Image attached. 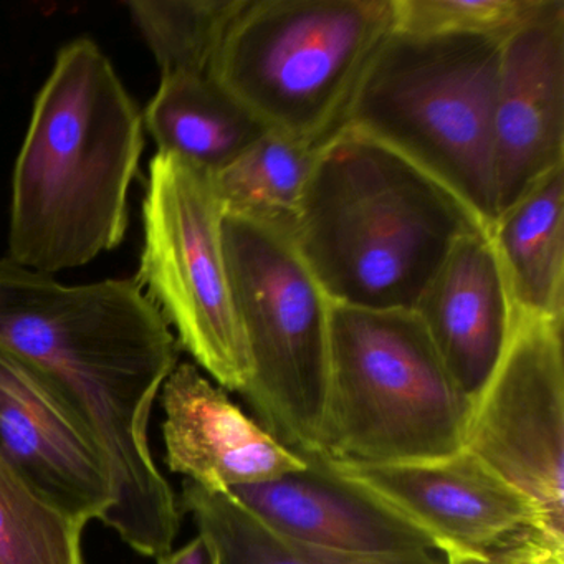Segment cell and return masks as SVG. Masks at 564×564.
<instances>
[{
    "instance_id": "cell-1",
    "label": "cell",
    "mask_w": 564,
    "mask_h": 564,
    "mask_svg": "<svg viewBox=\"0 0 564 564\" xmlns=\"http://www.w3.org/2000/svg\"><path fill=\"white\" fill-rule=\"evenodd\" d=\"M0 345L51 382L97 444L113 487L101 523L143 556L170 553L181 507L148 427L181 346L137 279L64 285L0 260Z\"/></svg>"
},
{
    "instance_id": "cell-2",
    "label": "cell",
    "mask_w": 564,
    "mask_h": 564,
    "mask_svg": "<svg viewBox=\"0 0 564 564\" xmlns=\"http://www.w3.org/2000/svg\"><path fill=\"white\" fill-rule=\"evenodd\" d=\"M143 113L90 39L58 52L34 105L12 183L9 259L78 269L123 242Z\"/></svg>"
},
{
    "instance_id": "cell-3",
    "label": "cell",
    "mask_w": 564,
    "mask_h": 564,
    "mask_svg": "<svg viewBox=\"0 0 564 564\" xmlns=\"http://www.w3.org/2000/svg\"><path fill=\"white\" fill-rule=\"evenodd\" d=\"M478 229L447 187L345 128L318 151L292 237L329 302L414 312L452 247Z\"/></svg>"
},
{
    "instance_id": "cell-4",
    "label": "cell",
    "mask_w": 564,
    "mask_h": 564,
    "mask_svg": "<svg viewBox=\"0 0 564 564\" xmlns=\"http://www.w3.org/2000/svg\"><path fill=\"white\" fill-rule=\"evenodd\" d=\"M394 29V0H243L210 75L267 131L322 150Z\"/></svg>"
},
{
    "instance_id": "cell-5",
    "label": "cell",
    "mask_w": 564,
    "mask_h": 564,
    "mask_svg": "<svg viewBox=\"0 0 564 564\" xmlns=\"http://www.w3.org/2000/svg\"><path fill=\"white\" fill-rule=\"evenodd\" d=\"M500 39L392 31L356 91L346 128L375 138L497 223L495 91Z\"/></svg>"
},
{
    "instance_id": "cell-6",
    "label": "cell",
    "mask_w": 564,
    "mask_h": 564,
    "mask_svg": "<svg viewBox=\"0 0 564 564\" xmlns=\"http://www.w3.org/2000/svg\"><path fill=\"white\" fill-rule=\"evenodd\" d=\"M471 408L417 313L332 303L322 454L368 464L447 457L464 448Z\"/></svg>"
},
{
    "instance_id": "cell-7",
    "label": "cell",
    "mask_w": 564,
    "mask_h": 564,
    "mask_svg": "<svg viewBox=\"0 0 564 564\" xmlns=\"http://www.w3.org/2000/svg\"><path fill=\"white\" fill-rule=\"evenodd\" d=\"M223 242L250 362L242 395L285 447L322 454L332 302L290 227L224 210Z\"/></svg>"
},
{
    "instance_id": "cell-8",
    "label": "cell",
    "mask_w": 564,
    "mask_h": 564,
    "mask_svg": "<svg viewBox=\"0 0 564 564\" xmlns=\"http://www.w3.org/2000/svg\"><path fill=\"white\" fill-rule=\"evenodd\" d=\"M213 174L156 153L143 200L140 283L176 339L226 391L243 394L250 362L223 242Z\"/></svg>"
},
{
    "instance_id": "cell-9",
    "label": "cell",
    "mask_w": 564,
    "mask_h": 564,
    "mask_svg": "<svg viewBox=\"0 0 564 564\" xmlns=\"http://www.w3.org/2000/svg\"><path fill=\"white\" fill-rule=\"evenodd\" d=\"M464 448L528 498L564 546L563 323L517 313L494 376L474 401Z\"/></svg>"
},
{
    "instance_id": "cell-10",
    "label": "cell",
    "mask_w": 564,
    "mask_h": 564,
    "mask_svg": "<svg viewBox=\"0 0 564 564\" xmlns=\"http://www.w3.org/2000/svg\"><path fill=\"white\" fill-rule=\"evenodd\" d=\"M336 468L378 495L434 540L471 553H495L544 540L533 505L470 452L431 460L368 464L332 458Z\"/></svg>"
},
{
    "instance_id": "cell-11",
    "label": "cell",
    "mask_w": 564,
    "mask_h": 564,
    "mask_svg": "<svg viewBox=\"0 0 564 564\" xmlns=\"http://www.w3.org/2000/svg\"><path fill=\"white\" fill-rule=\"evenodd\" d=\"M305 467L227 491L280 536L343 556L431 563L441 551L424 531L339 471L328 455L300 454Z\"/></svg>"
},
{
    "instance_id": "cell-12",
    "label": "cell",
    "mask_w": 564,
    "mask_h": 564,
    "mask_svg": "<svg viewBox=\"0 0 564 564\" xmlns=\"http://www.w3.org/2000/svg\"><path fill=\"white\" fill-rule=\"evenodd\" d=\"M0 457L52 507L78 523L113 507L107 465L51 382L0 345Z\"/></svg>"
},
{
    "instance_id": "cell-13",
    "label": "cell",
    "mask_w": 564,
    "mask_h": 564,
    "mask_svg": "<svg viewBox=\"0 0 564 564\" xmlns=\"http://www.w3.org/2000/svg\"><path fill=\"white\" fill-rule=\"evenodd\" d=\"M491 131L500 216L564 166V0L501 42Z\"/></svg>"
},
{
    "instance_id": "cell-14",
    "label": "cell",
    "mask_w": 564,
    "mask_h": 564,
    "mask_svg": "<svg viewBox=\"0 0 564 564\" xmlns=\"http://www.w3.org/2000/svg\"><path fill=\"white\" fill-rule=\"evenodd\" d=\"M163 435L171 471L214 494L272 480L305 467L191 362L177 365L161 388Z\"/></svg>"
},
{
    "instance_id": "cell-15",
    "label": "cell",
    "mask_w": 564,
    "mask_h": 564,
    "mask_svg": "<svg viewBox=\"0 0 564 564\" xmlns=\"http://www.w3.org/2000/svg\"><path fill=\"white\" fill-rule=\"evenodd\" d=\"M448 375L471 401L494 376L517 310L487 230L462 237L414 310Z\"/></svg>"
},
{
    "instance_id": "cell-16",
    "label": "cell",
    "mask_w": 564,
    "mask_h": 564,
    "mask_svg": "<svg viewBox=\"0 0 564 564\" xmlns=\"http://www.w3.org/2000/svg\"><path fill=\"white\" fill-rule=\"evenodd\" d=\"M564 166L541 177L488 230L520 315L564 322Z\"/></svg>"
},
{
    "instance_id": "cell-17",
    "label": "cell",
    "mask_w": 564,
    "mask_h": 564,
    "mask_svg": "<svg viewBox=\"0 0 564 564\" xmlns=\"http://www.w3.org/2000/svg\"><path fill=\"white\" fill-rule=\"evenodd\" d=\"M143 121L158 153L173 154L210 174L229 166L267 133L213 75L161 78Z\"/></svg>"
},
{
    "instance_id": "cell-18",
    "label": "cell",
    "mask_w": 564,
    "mask_h": 564,
    "mask_svg": "<svg viewBox=\"0 0 564 564\" xmlns=\"http://www.w3.org/2000/svg\"><path fill=\"white\" fill-rule=\"evenodd\" d=\"M318 151L267 131L213 174L224 210L292 229Z\"/></svg>"
},
{
    "instance_id": "cell-19",
    "label": "cell",
    "mask_w": 564,
    "mask_h": 564,
    "mask_svg": "<svg viewBox=\"0 0 564 564\" xmlns=\"http://www.w3.org/2000/svg\"><path fill=\"white\" fill-rule=\"evenodd\" d=\"M181 510L193 517L199 534L216 551L217 564H441L362 560L293 543L253 517L230 495L204 490L184 480Z\"/></svg>"
},
{
    "instance_id": "cell-20",
    "label": "cell",
    "mask_w": 564,
    "mask_h": 564,
    "mask_svg": "<svg viewBox=\"0 0 564 564\" xmlns=\"http://www.w3.org/2000/svg\"><path fill=\"white\" fill-rule=\"evenodd\" d=\"M243 0H133L131 19L160 65L161 78L210 75Z\"/></svg>"
},
{
    "instance_id": "cell-21",
    "label": "cell",
    "mask_w": 564,
    "mask_h": 564,
    "mask_svg": "<svg viewBox=\"0 0 564 564\" xmlns=\"http://www.w3.org/2000/svg\"><path fill=\"white\" fill-rule=\"evenodd\" d=\"M84 528L42 500L0 457V564H85Z\"/></svg>"
},
{
    "instance_id": "cell-22",
    "label": "cell",
    "mask_w": 564,
    "mask_h": 564,
    "mask_svg": "<svg viewBox=\"0 0 564 564\" xmlns=\"http://www.w3.org/2000/svg\"><path fill=\"white\" fill-rule=\"evenodd\" d=\"M553 0H394L395 31L468 34L505 41Z\"/></svg>"
},
{
    "instance_id": "cell-23",
    "label": "cell",
    "mask_w": 564,
    "mask_h": 564,
    "mask_svg": "<svg viewBox=\"0 0 564 564\" xmlns=\"http://www.w3.org/2000/svg\"><path fill=\"white\" fill-rule=\"evenodd\" d=\"M441 564H564V547L544 540H530L495 553H471L452 546H438Z\"/></svg>"
},
{
    "instance_id": "cell-24",
    "label": "cell",
    "mask_w": 564,
    "mask_h": 564,
    "mask_svg": "<svg viewBox=\"0 0 564 564\" xmlns=\"http://www.w3.org/2000/svg\"><path fill=\"white\" fill-rule=\"evenodd\" d=\"M158 564H217L216 551L206 536L197 534L181 550L158 557Z\"/></svg>"
}]
</instances>
